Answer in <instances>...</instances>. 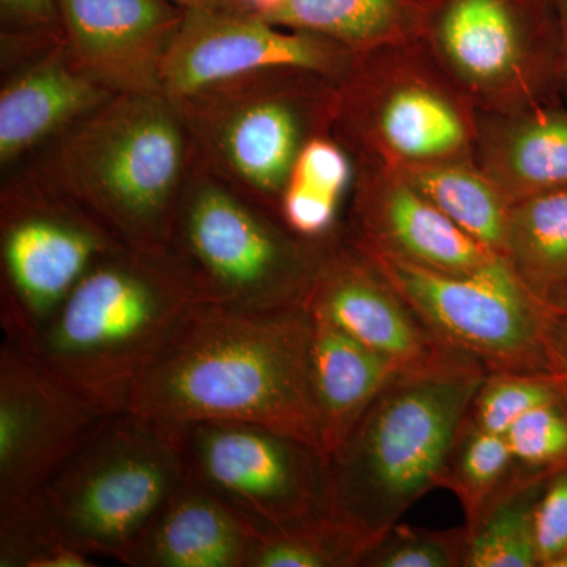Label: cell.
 I'll return each instance as SVG.
<instances>
[{"instance_id": "ac0fdd59", "label": "cell", "mask_w": 567, "mask_h": 567, "mask_svg": "<svg viewBox=\"0 0 567 567\" xmlns=\"http://www.w3.org/2000/svg\"><path fill=\"white\" fill-rule=\"evenodd\" d=\"M0 91V164L9 167L54 141L114 93L78 69L63 40L28 48Z\"/></svg>"}, {"instance_id": "d4e9b609", "label": "cell", "mask_w": 567, "mask_h": 567, "mask_svg": "<svg viewBox=\"0 0 567 567\" xmlns=\"http://www.w3.org/2000/svg\"><path fill=\"white\" fill-rule=\"evenodd\" d=\"M516 464L513 475L470 525L465 567H536V506L548 477Z\"/></svg>"}, {"instance_id": "4dcf8cb0", "label": "cell", "mask_w": 567, "mask_h": 567, "mask_svg": "<svg viewBox=\"0 0 567 567\" xmlns=\"http://www.w3.org/2000/svg\"><path fill=\"white\" fill-rule=\"evenodd\" d=\"M466 525L427 529L395 524L372 544L361 567H465Z\"/></svg>"}, {"instance_id": "1f68e13d", "label": "cell", "mask_w": 567, "mask_h": 567, "mask_svg": "<svg viewBox=\"0 0 567 567\" xmlns=\"http://www.w3.org/2000/svg\"><path fill=\"white\" fill-rule=\"evenodd\" d=\"M505 439L522 468L544 475L567 468L566 399L536 406L506 432Z\"/></svg>"}, {"instance_id": "7a4b0ae2", "label": "cell", "mask_w": 567, "mask_h": 567, "mask_svg": "<svg viewBox=\"0 0 567 567\" xmlns=\"http://www.w3.org/2000/svg\"><path fill=\"white\" fill-rule=\"evenodd\" d=\"M196 152L163 93H118L37 152V178L126 248L164 254Z\"/></svg>"}, {"instance_id": "836d02e7", "label": "cell", "mask_w": 567, "mask_h": 567, "mask_svg": "<svg viewBox=\"0 0 567 567\" xmlns=\"http://www.w3.org/2000/svg\"><path fill=\"white\" fill-rule=\"evenodd\" d=\"M3 25L14 40L61 39L58 0H0Z\"/></svg>"}, {"instance_id": "5b68a950", "label": "cell", "mask_w": 567, "mask_h": 567, "mask_svg": "<svg viewBox=\"0 0 567 567\" xmlns=\"http://www.w3.org/2000/svg\"><path fill=\"white\" fill-rule=\"evenodd\" d=\"M334 235L309 240L293 234L279 216L196 156L166 254L197 303L244 312L289 311L306 308Z\"/></svg>"}, {"instance_id": "f35d334b", "label": "cell", "mask_w": 567, "mask_h": 567, "mask_svg": "<svg viewBox=\"0 0 567 567\" xmlns=\"http://www.w3.org/2000/svg\"><path fill=\"white\" fill-rule=\"evenodd\" d=\"M282 2L284 0H249V6L254 13L259 14L260 18H267L278 10Z\"/></svg>"}, {"instance_id": "d590c367", "label": "cell", "mask_w": 567, "mask_h": 567, "mask_svg": "<svg viewBox=\"0 0 567 567\" xmlns=\"http://www.w3.org/2000/svg\"><path fill=\"white\" fill-rule=\"evenodd\" d=\"M558 18V35H559V95L567 99V0H555Z\"/></svg>"}, {"instance_id": "5bb4252c", "label": "cell", "mask_w": 567, "mask_h": 567, "mask_svg": "<svg viewBox=\"0 0 567 567\" xmlns=\"http://www.w3.org/2000/svg\"><path fill=\"white\" fill-rule=\"evenodd\" d=\"M107 413L48 374L18 347H0V511L39 494Z\"/></svg>"}, {"instance_id": "8d00e7d4", "label": "cell", "mask_w": 567, "mask_h": 567, "mask_svg": "<svg viewBox=\"0 0 567 567\" xmlns=\"http://www.w3.org/2000/svg\"><path fill=\"white\" fill-rule=\"evenodd\" d=\"M183 10L252 11L249 0H171Z\"/></svg>"}, {"instance_id": "44dd1931", "label": "cell", "mask_w": 567, "mask_h": 567, "mask_svg": "<svg viewBox=\"0 0 567 567\" xmlns=\"http://www.w3.org/2000/svg\"><path fill=\"white\" fill-rule=\"evenodd\" d=\"M309 317V391L320 445L324 456L330 457L375 399L402 374L330 320L312 312Z\"/></svg>"}, {"instance_id": "603a6c76", "label": "cell", "mask_w": 567, "mask_h": 567, "mask_svg": "<svg viewBox=\"0 0 567 567\" xmlns=\"http://www.w3.org/2000/svg\"><path fill=\"white\" fill-rule=\"evenodd\" d=\"M354 159L333 134L309 141L298 155L279 203V218L300 237L323 240L342 227L341 213L352 194Z\"/></svg>"}, {"instance_id": "484cf974", "label": "cell", "mask_w": 567, "mask_h": 567, "mask_svg": "<svg viewBox=\"0 0 567 567\" xmlns=\"http://www.w3.org/2000/svg\"><path fill=\"white\" fill-rule=\"evenodd\" d=\"M401 173L470 237L502 259L505 257L511 203L475 159L431 164Z\"/></svg>"}, {"instance_id": "d6986e66", "label": "cell", "mask_w": 567, "mask_h": 567, "mask_svg": "<svg viewBox=\"0 0 567 567\" xmlns=\"http://www.w3.org/2000/svg\"><path fill=\"white\" fill-rule=\"evenodd\" d=\"M257 537L218 496L185 477L156 511L121 565L248 567Z\"/></svg>"}, {"instance_id": "2e32d148", "label": "cell", "mask_w": 567, "mask_h": 567, "mask_svg": "<svg viewBox=\"0 0 567 567\" xmlns=\"http://www.w3.org/2000/svg\"><path fill=\"white\" fill-rule=\"evenodd\" d=\"M357 173L342 235L365 256L468 275L496 256L417 192L401 171L354 159Z\"/></svg>"}, {"instance_id": "8992f818", "label": "cell", "mask_w": 567, "mask_h": 567, "mask_svg": "<svg viewBox=\"0 0 567 567\" xmlns=\"http://www.w3.org/2000/svg\"><path fill=\"white\" fill-rule=\"evenodd\" d=\"M339 81L274 69L212 85L177 107L197 159L279 216L284 188L309 141L333 134Z\"/></svg>"}, {"instance_id": "e0dca14e", "label": "cell", "mask_w": 567, "mask_h": 567, "mask_svg": "<svg viewBox=\"0 0 567 567\" xmlns=\"http://www.w3.org/2000/svg\"><path fill=\"white\" fill-rule=\"evenodd\" d=\"M78 69L114 95L163 93L162 73L185 10L171 0H58Z\"/></svg>"}, {"instance_id": "9c48e42d", "label": "cell", "mask_w": 567, "mask_h": 567, "mask_svg": "<svg viewBox=\"0 0 567 567\" xmlns=\"http://www.w3.org/2000/svg\"><path fill=\"white\" fill-rule=\"evenodd\" d=\"M417 41L477 112L559 102L555 0H424Z\"/></svg>"}, {"instance_id": "30bf717a", "label": "cell", "mask_w": 567, "mask_h": 567, "mask_svg": "<svg viewBox=\"0 0 567 567\" xmlns=\"http://www.w3.org/2000/svg\"><path fill=\"white\" fill-rule=\"evenodd\" d=\"M123 248L87 212L31 171L0 196V327L25 349L93 265Z\"/></svg>"}, {"instance_id": "9a60e30c", "label": "cell", "mask_w": 567, "mask_h": 567, "mask_svg": "<svg viewBox=\"0 0 567 567\" xmlns=\"http://www.w3.org/2000/svg\"><path fill=\"white\" fill-rule=\"evenodd\" d=\"M306 309L374 350L402 375L476 363L439 341L374 260L346 240L342 229L328 244Z\"/></svg>"}, {"instance_id": "7402d4cb", "label": "cell", "mask_w": 567, "mask_h": 567, "mask_svg": "<svg viewBox=\"0 0 567 567\" xmlns=\"http://www.w3.org/2000/svg\"><path fill=\"white\" fill-rule=\"evenodd\" d=\"M423 9L424 0H284L264 20L363 54L417 41Z\"/></svg>"}, {"instance_id": "f1b7e54d", "label": "cell", "mask_w": 567, "mask_h": 567, "mask_svg": "<svg viewBox=\"0 0 567 567\" xmlns=\"http://www.w3.org/2000/svg\"><path fill=\"white\" fill-rule=\"evenodd\" d=\"M96 559L73 546L35 498L0 511V567H93Z\"/></svg>"}, {"instance_id": "ffe728a7", "label": "cell", "mask_w": 567, "mask_h": 567, "mask_svg": "<svg viewBox=\"0 0 567 567\" xmlns=\"http://www.w3.org/2000/svg\"><path fill=\"white\" fill-rule=\"evenodd\" d=\"M475 162L511 205L567 188V106L480 112Z\"/></svg>"}, {"instance_id": "f546056e", "label": "cell", "mask_w": 567, "mask_h": 567, "mask_svg": "<svg viewBox=\"0 0 567 567\" xmlns=\"http://www.w3.org/2000/svg\"><path fill=\"white\" fill-rule=\"evenodd\" d=\"M563 398L557 375L486 372L466 416L483 431L505 435L536 406Z\"/></svg>"}, {"instance_id": "4316f807", "label": "cell", "mask_w": 567, "mask_h": 567, "mask_svg": "<svg viewBox=\"0 0 567 567\" xmlns=\"http://www.w3.org/2000/svg\"><path fill=\"white\" fill-rule=\"evenodd\" d=\"M516 468L505 435L483 431L465 417L440 472L439 488L453 492L465 514V525L475 524L492 496Z\"/></svg>"}, {"instance_id": "6da1fadb", "label": "cell", "mask_w": 567, "mask_h": 567, "mask_svg": "<svg viewBox=\"0 0 567 567\" xmlns=\"http://www.w3.org/2000/svg\"><path fill=\"white\" fill-rule=\"evenodd\" d=\"M309 341L306 308L244 312L196 305L134 388L126 412L166 425L259 424L322 451Z\"/></svg>"}, {"instance_id": "74e56055", "label": "cell", "mask_w": 567, "mask_h": 567, "mask_svg": "<svg viewBox=\"0 0 567 567\" xmlns=\"http://www.w3.org/2000/svg\"><path fill=\"white\" fill-rule=\"evenodd\" d=\"M547 308L550 309L555 316L565 317V319H567V284L548 300Z\"/></svg>"}, {"instance_id": "d6a6232c", "label": "cell", "mask_w": 567, "mask_h": 567, "mask_svg": "<svg viewBox=\"0 0 567 567\" xmlns=\"http://www.w3.org/2000/svg\"><path fill=\"white\" fill-rule=\"evenodd\" d=\"M535 525L539 567H547L567 548V468L548 477L537 502Z\"/></svg>"}, {"instance_id": "83f0119b", "label": "cell", "mask_w": 567, "mask_h": 567, "mask_svg": "<svg viewBox=\"0 0 567 567\" xmlns=\"http://www.w3.org/2000/svg\"><path fill=\"white\" fill-rule=\"evenodd\" d=\"M375 540L334 517L257 537L248 567H361Z\"/></svg>"}, {"instance_id": "8fae6325", "label": "cell", "mask_w": 567, "mask_h": 567, "mask_svg": "<svg viewBox=\"0 0 567 567\" xmlns=\"http://www.w3.org/2000/svg\"><path fill=\"white\" fill-rule=\"evenodd\" d=\"M186 480L234 509L259 536L331 517L322 451L259 424L171 425Z\"/></svg>"}, {"instance_id": "e575fe53", "label": "cell", "mask_w": 567, "mask_h": 567, "mask_svg": "<svg viewBox=\"0 0 567 567\" xmlns=\"http://www.w3.org/2000/svg\"><path fill=\"white\" fill-rule=\"evenodd\" d=\"M550 353L554 363V374L558 377L559 386L567 402V319L551 312L550 320Z\"/></svg>"}, {"instance_id": "52a82bcc", "label": "cell", "mask_w": 567, "mask_h": 567, "mask_svg": "<svg viewBox=\"0 0 567 567\" xmlns=\"http://www.w3.org/2000/svg\"><path fill=\"white\" fill-rule=\"evenodd\" d=\"M480 112L420 41L357 54L339 82L333 136L364 159L409 171L475 159Z\"/></svg>"}, {"instance_id": "4fadbf2b", "label": "cell", "mask_w": 567, "mask_h": 567, "mask_svg": "<svg viewBox=\"0 0 567 567\" xmlns=\"http://www.w3.org/2000/svg\"><path fill=\"white\" fill-rule=\"evenodd\" d=\"M354 58L333 40L271 24L254 11L185 10L164 61L162 91L175 102L274 69L311 70L341 82Z\"/></svg>"}, {"instance_id": "ab89813d", "label": "cell", "mask_w": 567, "mask_h": 567, "mask_svg": "<svg viewBox=\"0 0 567 567\" xmlns=\"http://www.w3.org/2000/svg\"><path fill=\"white\" fill-rule=\"evenodd\" d=\"M547 567H567V548L551 559Z\"/></svg>"}, {"instance_id": "cb8c5ba5", "label": "cell", "mask_w": 567, "mask_h": 567, "mask_svg": "<svg viewBox=\"0 0 567 567\" xmlns=\"http://www.w3.org/2000/svg\"><path fill=\"white\" fill-rule=\"evenodd\" d=\"M503 259L546 306L566 286L567 188L511 205Z\"/></svg>"}, {"instance_id": "ba28073f", "label": "cell", "mask_w": 567, "mask_h": 567, "mask_svg": "<svg viewBox=\"0 0 567 567\" xmlns=\"http://www.w3.org/2000/svg\"><path fill=\"white\" fill-rule=\"evenodd\" d=\"M183 481L174 427L122 412L107 416L32 498L74 547L122 563Z\"/></svg>"}, {"instance_id": "3957f363", "label": "cell", "mask_w": 567, "mask_h": 567, "mask_svg": "<svg viewBox=\"0 0 567 567\" xmlns=\"http://www.w3.org/2000/svg\"><path fill=\"white\" fill-rule=\"evenodd\" d=\"M196 305L166 252L123 246L93 265L22 350L114 415L128 410L134 388Z\"/></svg>"}, {"instance_id": "277c9868", "label": "cell", "mask_w": 567, "mask_h": 567, "mask_svg": "<svg viewBox=\"0 0 567 567\" xmlns=\"http://www.w3.org/2000/svg\"><path fill=\"white\" fill-rule=\"evenodd\" d=\"M484 375L468 363L395 379L328 457L331 517L377 540L439 488Z\"/></svg>"}, {"instance_id": "7c38bea8", "label": "cell", "mask_w": 567, "mask_h": 567, "mask_svg": "<svg viewBox=\"0 0 567 567\" xmlns=\"http://www.w3.org/2000/svg\"><path fill=\"white\" fill-rule=\"evenodd\" d=\"M369 259L439 341L486 372L555 375L548 339L551 311L506 260L496 259L475 274L450 275L398 260Z\"/></svg>"}]
</instances>
